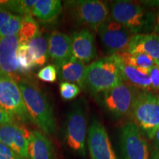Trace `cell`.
Returning <instances> with one entry per match:
<instances>
[{
	"instance_id": "d6a6232c",
	"label": "cell",
	"mask_w": 159,
	"mask_h": 159,
	"mask_svg": "<svg viewBox=\"0 0 159 159\" xmlns=\"http://www.w3.org/2000/svg\"><path fill=\"white\" fill-rule=\"evenodd\" d=\"M152 33L159 35V7L155 13V25Z\"/></svg>"
},
{
	"instance_id": "603a6c76",
	"label": "cell",
	"mask_w": 159,
	"mask_h": 159,
	"mask_svg": "<svg viewBox=\"0 0 159 159\" xmlns=\"http://www.w3.org/2000/svg\"><path fill=\"white\" fill-rule=\"evenodd\" d=\"M39 32V25L33 15H27L23 16L21 29L18 34L19 44H27L29 41L37 35Z\"/></svg>"
},
{
	"instance_id": "d4e9b609",
	"label": "cell",
	"mask_w": 159,
	"mask_h": 159,
	"mask_svg": "<svg viewBox=\"0 0 159 159\" xmlns=\"http://www.w3.org/2000/svg\"><path fill=\"white\" fill-rule=\"evenodd\" d=\"M16 63L19 75L29 74L36 66L29 52L27 44H19L16 52Z\"/></svg>"
},
{
	"instance_id": "f546056e",
	"label": "cell",
	"mask_w": 159,
	"mask_h": 159,
	"mask_svg": "<svg viewBox=\"0 0 159 159\" xmlns=\"http://www.w3.org/2000/svg\"><path fill=\"white\" fill-rule=\"evenodd\" d=\"M0 159H21L8 146L0 142Z\"/></svg>"
},
{
	"instance_id": "9c48e42d",
	"label": "cell",
	"mask_w": 159,
	"mask_h": 159,
	"mask_svg": "<svg viewBox=\"0 0 159 159\" xmlns=\"http://www.w3.org/2000/svg\"><path fill=\"white\" fill-rule=\"evenodd\" d=\"M123 159H149L150 149L142 133L134 122H127L119 135Z\"/></svg>"
},
{
	"instance_id": "4fadbf2b",
	"label": "cell",
	"mask_w": 159,
	"mask_h": 159,
	"mask_svg": "<svg viewBox=\"0 0 159 159\" xmlns=\"http://www.w3.org/2000/svg\"><path fill=\"white\" fill-rule=\"evenodd\" d=\"M71 54L75 58L88 63L97 56L94 33L88 28L75 31L70 37Z\"/></svg>"
},
{
	"instance_id": "7c38bea8",
	"label": "cell",
	"mask_w": 159,
	"mask_h": 159,
	"mask_svg": "<svg viewBox=\"0 0 159 159\" xmlns=\"http://www.w3.org/2000/svg\"><path fill=\"white\" fill-rule=\"evenodd\" d=\"M30 132L16 122L0 126V142L8 146L21 159H29Z\"/></svg>"
},
{
	"instance_id": "44dd1931",
	"label": "cell",
	"mask_w": 159,
	"mask_h": 159,
	"mask_svg": "<svg viewBox=\"0 0 159 159\" xmlns=\"http://www.w3.org/2000/svg\"><path fill=\"white\" fill-rule=\"evenodd\" d=\"M29 52L36 66H43L48 61V38L39 33L27 43Z\"/></svg>"
},
{
	"instance_id": "3957f363",
	"label": "cell",
	"mask_w": 159,
	"mask_h": 159,
	"mask_svg": "<svg viewBox=\"0 0 159 159\" xmlns=\"http://www.w3.org/2000/svg\"><path fill=\"white\" fill-rule=\"evenodd\" d=\"M88 108L86 101L80 98L72 103L65 121V141L75 154L85 157L88 136Z\"/></svg>"
},
{
	"instance_id": "e0dca14e",
	"label": "cell",
	"mask_w": 159,
	"mask_h": 159,
	"mask_svg": "<svg viewBox=\"0 0 159 159\" xmlns=\"http://www.w3.org/2000/svg\"><path fill=\"white\" fill-rule=\"evenodd\" d=\"M127 52L129 53H144L152 57L159 65V35L155 33L131 35Z\"/></svg>"
},
{
	"instance_id": "ffe728a7",
	"label": "cell",
	"mask_w": 159,
	"mask_h": 159,
	"mask_svg": "<svg viewBox=\"0 0 159 159\" xmlns=\"http://www.w3.org/2000/svg\"><path fill=\"white\" fill-rule=\"evenodd\" d=\"M63 9L59 0H38L32 11V15L43 22L52 21L58 16Z\"/></svg>"
},
{
	"instance_id": "4316f807",
	"label": "cell",
	"mask_w": 159,
	"mask_h": 159,
	"mask_svg": "<svg viewBox=\"0 0 159 159\" xmlns=\"http://www.w3.org/2000/svg\"><path fill=\"white\" fill-rule=\"evenodd\" d=\"M80 88L78 85L68 82H62L60 84V94L64 100H71L78 96Z\"/></svg>"
},
{
	"instance_id": "5bb4252c",
	"label": "cell",
	"mask_w": 159,
	"mask_h": 159,
	"mask_svg": "<svg viewBox=\"0 0 159 159\" xmlns=\"http://www.w3.org/2000/svg\"><path fill=\"white\" fill-rule=\"evenodd\" d=\"M19 45V36L0 37V72L19 79L16 63V52Z\"/></svg>"
},
{
	"instance_id": "f1b7e54d",
	"label": "cell",
	"mask_w": 159,
	"mask_h": 159,
	"mask_svg": "<svg viewBox=\"0 0 159 159\" xmlns=\"http://www.w3.org/2000/svg\"><path fill=\"white\" fill-rule=\"evenodd\" d=\"M151 85H152V91H155L158 95H159V67L158 65H155L149 71Z\"/></svg>"
},
{
	"instance_id": "ac0fdd59",
	"label": "cell",
	"mask_w": 159,
	"mask_h": 159,
	"mask_svg": "<svg viewBox=\"0 0 159 159\" xmlns=\"http://www.w3.org/2000/svg\"><path fill=\"white\" fill-rule=\"evenodd\" d=\"M56 68L60 80L73 83L80 89H85L87 66L83 61L71 56Z\"/></svg>"
},
{
	"instance_id": "e575fe53",
	"label": "cell",
	"mask_w": 159,
	"mask_h": 159,
	"mask_svg": "<svg viewBox=\"0 0 159 159\" xmlns=\"http://www.w3.org/2000/svg\"><path fill=\"white\" fill-rule=\"evenodd\" d=\"M151 159H159V150L155 148L151 152Z\"/></svg>"
},
{
	"instance_id": "836d02e7",
	"label": "cell",
	"mask_w": 159,
	"mask_h": 159,
	"mask_svg": "<svg viewBox=\"0 0 159 159\" xmlns=\"http://www.w3.org/2000/svg\"><path fill=\"white\" fill-rule=\"evenodd\" d=\"M153 141L155 143V145H156V148L159 150V128L157 130L156 134L154 135L153 137Z\"/></svg>"
},
{
	"instance_id": "7a4b0ae2",
	"label": "cell",
	"mask_w": 159,
	"mask_h": 159,
	"mask_svg": "<svg viewBox=\"0 0 159 159\" xmlns=\"http://www.w3.org/2000/svg\"><path fill=\"white\" fill-rule=\"evenodd\" d=\"M110 16L122 25L131 35L153 32L155 13L138 3L118 0L108 4Z\"/></svg>"
},
{
	"instance_id": "277c9868",
	"label": "cell",
	"mask_w": 159,
	"mask_h": 159,
	"mask_svg": "<svg viewBox=\"0 0 159 159\" xmlns=\"http://www.w3.org/2000/svg\"><path fill=\"white\" fill-rule=\"evenodd\" d=\"M130 115L142 134L152 139L159 128V95L139 90Z\"/></svg>"
},
{
	"instance_id": "ba28073f",
	"label": "cell",
	"mask_w": 159,
	"mask_h": 159,
	"mask_svg": "<svg viewBox=\"0 0 159 159\" xmlns=\"http://www.w3.org/2000/svg\"><path fill=\"white\" fill-rule=\"evenodd\" d=\"M138 91L123 82L97 95V99L109 115L119 119L130 115Z\"/></svg>"
},
{
	"instance_id": "d590c367",
	"label": "cell",
	"mask_w": 159,
	"mask_h": 159,
	"mask_svg": "<svg viewBox=\"0 0 159 159\" xmlns=\"http://www.w3.org/2000/svg\"><path fill=\"white\" fill-rule=\"evenodd\" d=\"M158 67H159V65H158Z\"/></svg>"
},
{
	"instance_id": "9a60e30c",
	"label": "cell",
	"mask_w": 159,
	"mask_h": 159,
	"mask_svg": "<svg viewBox=\"0 0 159 159\" xmlns=\"http://www.w3.org/2000/svg\"><path fill=\"white\" fill-rule=\"evenodd\" d=\"M48 55L53 65L58 66L72 56L70 37L54 31L48 37Z\"/></svg>"
},
{
	"instance_id": "1f68e13d",
	"label": "cell",
	"mask_w": 159,
	"mask_h": 159,
	"mask_svg": "<svg viewBox=\"0 0 159 159\" xmlns=\"http://www.w3.org/2000/svg\"><path fill=\"white\" fill-rule=\"evenodd\" d=\"M11 122H14L13 119H11V117L9 116L5 111H3L2 109L0 108V126L2 125L7 124V123Z\"/></svg>"
},
{
	"instance_id": "5b68a950",
	"label": "cell",
	"mask_w": 159,
	"mask_h": 159,
	"mask_svg": "<svg viewBox=\"0 0 159 159\" xmlns=\"http://www.w3.org/2000/svg\"><path fill=\"white\" fill-rule=\"evenodd\" d=\"M122 83V77L112 55L87 66L85 89H88L91 94L97 96Z\"/></svg>"
},
{
	"instance_id": "7402d4cb",
	"label": "cell",
	"mask_w": 159,
	"mask_h": 159,
	"mask_svg": "<svg viewBox=\"0 0 159 159\" xmlns=\"http://www.w3.org/2000/svg\"><path fill=\"white\" fill-rule=\"evenodd\" d=\"M124 62L136 67L144 72L149 74V71L155 65V61L152 57L144 53H131L127 51L116 54Z\"/></svg>"
},
{
	"instance_id": "30bf717a",
	"label": "cell",
	"mask_w": 159,
	"mask_h": 159,
	"mask_svg": "<svg viewBox=\"0 0 159 159\" xmlns=\"http://www.w3.org/2000/svg\"><path fill=\"white\" fill-rule=\"evenodd\" d=\"M105 51L114 55L127 51L131 35L128 30L116 22L110 16L97 30Z\"/></svg>"
},
{
	"instance_id": "8992f818",
	"label": "cell",
	"mask_w": 159,
	"mask_h": 159,
	"mask_svg": "<svg viewBox=\"0 0 159 159\" xmlns=\"http://www.w3.org/2000/svg\"><path fill=\"white\" fill-rule=\"evenodd\" d=\"M71 17L77 25L97 31L110 16L108 4L99 0H77L65 2Z\"/></svg>"
},
{
	"instance_id": "cb8c5ba5",
	"label": "cell",
	"mask_w": 159,
	"mask_h": 159,
	"mask_svg": "<svg viewBox=\"0 0 159 159\" xmlns=\"http://www.w3.org/2000/svg\"><path fill=\"white\" fill-rule=\"evenodd\" d=\"M36 3V0H14V1H4L0 7L9 11L12 14L25 16L32 15V11Z\"/></svg>"
},
{
	"instance_id": "d6986e66",
	"label": "cell",
	"mask_w": 159,
	"mask_h": 159,
	"mask_svg": "<svg viewBox=\"0 0 159 159\" xmlns=\"http://www.w3.org/2000/svg\"><path fill=\"white\" fill-rule=\"evenodd\" d=\"M29 159H55L52 142L40 131L30 132Z\"/></svg>"
},
{
	"instance_id": "4dcf8cb0",
	"label": "cell",
	"mask_w": 159,
	"mask_h": 159,
	"mask_svg": "<svg viewBox=\"0 0 159 159\" xmlns=\"http://www.w3.org/2000/svg\"><path fill=\"white\" fill-rule=\"evenodd\" d=\"M13 15V14L10 13L9 11L0 7V29L3 27L4 25L8 21L10 18H11Z\"/></svg>"
},
{
	"instance_id": "2e32d148",
	"label": "cell",
	"mask_w": 159,
	"mask_h": 159,
	"mask_svg": "<svg viewBox=\"0 0 159 159\" xmlns=\"http://www.w3.org/2000/svg\"><path fill=\"white\" fill-rule=\"evenodd\" d=\"M112 56L114 57L115 63L120 71L123 82L139 90L152 91L151 81L148 74L124 62L118 55H114Z\"/></svg>"
},
{
	"instance_id": "484cf974",
	"label": "cell",
	"mask_w": 159,
	"mask_h": 159,
	"mask_svg": "<svg viewBox=\"0 0 159 159\" xmlns=\"http://www.w3.org/2000/svg\"><path fill=\"white\" fill-rule=\"evenodd\" d=\"M23 16L13 14L2 27L0 29V37H8L17 35L21 29Z\"/></svg>"
},
{
	"instance_id": "52a82bcc",
	"label": "cell",
	"mask_w": 159,
	"mask_h": 159,
	"mask_svg": "<svg viewBox=\"0 0 159 159\" xmlns=\"http://www.w3.org/2000/svg\"><path fill=\"white\" fill-rule=\"evenodd\" d=\"M0 108L18 124L31 123L24 103L17 80L11 75L0 72Z\"/></svg>"
},
{
	"instance_id": "6da1fadb",
	"label": "cell",
	"mask_w": 159,
	"mask_h": 159,
	"mask_svg": "<svg viewBox=\"0 0 159 159\" xmlns=\"http://www.w3.org/2000/svg\"><path fill=\"white\" fill-rule=\"evenodd\" d=\"M17 83L31 122L44 134H54L56 130L54 110L45 93L29 77H19Z\"/></svg>"
},
{
	"instance_id": "8fae6325",
	"label": "cell",
	"mask_w": 159,
	"mask_h": 159,
	"mask_svg": "<svg viewBox=\"0 0 159 159\" xmlns=\"http://www.w3.org/2000/svg\"><path fill=\"white\" fill-rule=\"evenodd\" d=\"M87 143L91 159H118L105 126L98 119L91 120Z\"/></svg>"
},
{
	"instance_id": "83f0119b",
	"label": "cell",
	"mask_w": 159,
	"mask_h": 159,
	"mask_svg": "<svg viewBox=\"0 0 159 159\" xmlns=\"http://www.w3.org/2000/svg\"><path fill=\"white\" fill-rule=\"evenodd\" d=\"M57 70L53 64L47 65L43 67L37 74V77L41 80L47 83H53L57 80Z\"/></svg>"
}]
</instances>
